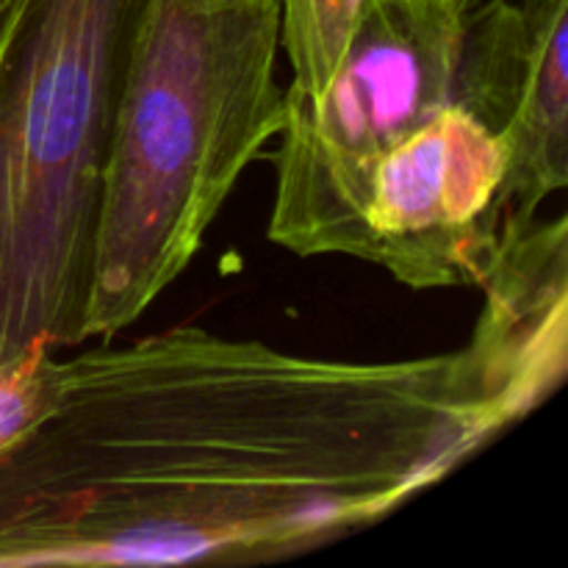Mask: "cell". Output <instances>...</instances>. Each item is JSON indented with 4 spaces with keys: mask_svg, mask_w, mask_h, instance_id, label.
<instances>
[{
    "mask_svg": "<svg viewBox=\"0 0 568 568\" xmlns=\"http://www.w3.org/2000/svg\"><path fill=\"white\" fill-rule=\"evenodd\" d=\"M148 0H0V366L83 344L94 214Z\"/></svg>",
    "mask_w": 568,
    "mask_h": 568,
    "instance_id": "obj_3",
    "label": "cell"
},
{
    "mask_svg": "<svg viewBox=\"0 0 568 568\" xmlns=\"http://www.w3.org/2000/svg\"><path fill=\"white\" fill-rule=\"evenodd\" d=\"M281 0H148L116 98L81 338H114L186 272L277 139Z\"/></svg>",
    "mask_w": 568,
    "mask_h": 568,
    "instance_id": "obj_2",
    "label": "cell"
},
{
    "mask_svg": "<svg viewBox=\"0 0 568 568\" xmlns=\"http://www.w3.org/2000/svg\"><path fill=\"white\" fill-rule=\"evenodd\" d=\"M55 394L53 353H28L0 366V453L26 436L44 414Z\"/></svg>",
    "mask_w": 568,
    "mask_h": 568,
    "instance_id": "obj_8",
    "label": "cell"
},
{
    "mask_svg": "<svg viewBox=\"0 0 568 568\" xmlns=\"http://www.w3.org/2000/svg\"><path fill=\"white\" fill-rule=\"evenodd\" d=\"M508 148L469 105H444L349 186L325 255H349L410 288L480 286L505 220Z\"/></svg>",
    "mask_w": 568,
    "mask_h": 568,
    "instance_id": "obj_5",
    "label": "cell"
},
{
    "mask_svg": "<svg viewBox=\"0 0 568 568\" xmlns=\"http://www.w3.org/2000/svg\"><path fill=\"white\" fill-rule=\"evenodd\" d=\"M464 347L488 403L514 427L552 397L568 361V222L505 214Z\"/></svg>",
    "mask_w": 568,
    "mask_h": 568,
    "instance_id": "obj_6",
    "label": "cell"
},
{
    "mask_svg": "<svg viewBox=\"0 0 568 568\" xmlns=\"http://www.w3.org/2000/svg\"><path fill=\"white\" fill-rule=\"evenodd\" d=\"M505 430L464 349L369 364L203 327L83 349L0 453V566L288 558L377 525Z\"/></svg>",
    "mask_w": 568,
    "mask_h": 568,
    "instance_id": "obj_1",
    "label": "cell"
},
{
    "mask_svg": "<svg viewBox=\"0 0 568 568\" xmlns=\"http://www.w3.org/2000/svg\"><path fill=\"white\" fill-rule=\"evenodd\" d=\"M483 0H355L331 75L286 89L270 239L303 258L325 255L358 172L444 105L466 103L471 28Z\"/></svg>",
    "mask_w": 568,
    "mask_h": 568,
    "instance_id": "obj_4",
    "label": "cell"
},
{
    "mask_svg": "<svg viewBox=\"0 0 568 568\" xmlns=\"http://www.w3.org/2000/svg\"><path fill=\"white\" fill-rule=\"evenodd\" d=\"M568 0H519L508 48L505 214L536 216L568 183Z\"/></svg>",
    "mask_w": 568,
    "mask_h": 568,
    "instance_id": "obj_7",
    "label": "cell"
}]
</instances>
